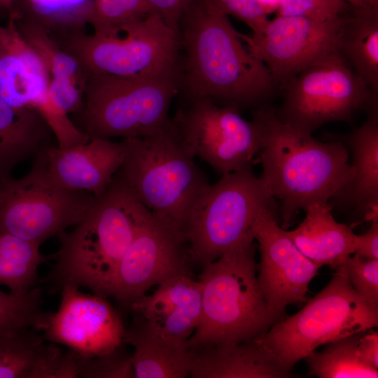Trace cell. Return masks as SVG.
<instances>
[{"label":"cell","mask_w":378,"mask_h":378,"mask_svg":"<svg viewBox=\"0 0 378 378\" xmlns=\"http://www.w3.org/2000/svg\"><path fill=\"white\" fill-rule=\"evenodd\" d=\"M81 358L35 330L0 337V378L78 377Z\"/></svg>","instance_id":"20"},{"label":"cell","mask_w":378,"mask_h":378,"mask_svg":"<svg viewBox=\"0 0 378 378\" xmlns=\"http://www.w3.org/2000/svg\"><path fill=\"white\" fill-rule=\"evenodd\" d=\"M10 20L9 39L0 62V97L16 108H32L45 118L57 140L65 143L77 133L67 115L59 112L49 98L50 77L36 51L24 40Z\"/></svg>","instance_id":"17"},{"label":"cell","mask_w":378,"mask_h":378,"mask_svg":"<svg viewBox=\"0 0 378 378\" xmlns=\"http://www.w3.org/2000/svg\"><path fill=\"white\" fill-rule=\"evenodd\" d=\"M334 270L329 284L302 309L255 338L288 372L319 346L378 325V307L352 288L343 264Z\"/></svg>","instance_id":"7"},{"label":"cell","mask_w":378,"mask_h":378,"mask_svg":"<svg viewBox=\"0 0 378 378\" xmlns=\"http://www.w3.org/2000/svg\"><path fill=\"white\" fill-rule=\"evenodd\" d=\"M351 7L343 0H281L276 15L332 20Z\"/></svg>","instance_id":"35"},{"label":"cell","mask_w":378,"mask_h":378,"mask_svg":"<svg viewBox=\"0 0 378 378\" xmlns=\"http://www.w3.org/2000/svg\"><path fill=\"white\" fill-rule=\"evenodd\" d=\"M342 22V17L319 20L276 15L259 34L239 36L267 67L276 87L284 88L301 71L338 52Z\"/></svg>","instance_id":"14"},{"label":"cell","mask_w":378,"mask_h":378,"mask_svg":"<svg viewBox=\"0 0 378 378\" xmlns=\"http://www.w3.org/2000/svg\"><path fill=\"white\" fill-rule=\"evenodd\" d=\"M253 232L260 253L257 275L260 290L272 311L284 318L288 304L307 301L309 283L320 267L278 225L274 207L265 208L258 214Z\"/></svg>","instance_id":"15"},{"label":"cell","mask_w":378,"mask_h":378,"mask_svg":"<svg viewBox=\"0 0 378 378\" xmlns=\"http://www.w3.org/2000/svg\"><path fill=\"white\" fill-rule=\"evenodd\" d=\"M124 343L134 347L131 362L136 378H184L190 375L193 351L187 340L162 335L133 314Z\"/></svg>","instance_id":"22"},{"label":"cell","mask_w":378,"mask_h":378,"mask_svg":"<svg viewBox=\"0 0 378 378\" xmlns=\"http://www.w3.org/2000/svg\"><path fill=\"white\" fill-rule=\"evenodd\" d=\"M45 29L61 27L67 31L80 30L90 23L93 0H27Z\"/></svg>","instance_id":"32"},{"label":"cell","mask_w":378,"mask_h":378,"mask_svg":"<svg viewBox=\"0 0 378 378\" xmlns=\"http://www.w3.org/2000/svg\"><path fill=\"white\" fill-rule=\"evenodd\" d=\"M353 254L368 259H378V224L374 220L364 234H355Z\"/></svg>","instance_id":"38"},{"label":"cell","mask_w":378,"mask_h":378,"mask_svg":"<svg viewBox=\"0 0 378 378\" xmlns=\"http://www.w3.org/2000/svg\"><path fill=\"white\" fill-rule=\"evenodd\" d=\"M349 4L353 8H359L370 6L366 0H343Z\"/></svg>","instance_id":"42"},{"label":"cell","mask_w":378,"mask_h":378,"mask_svg":"<svg viewBox=\"0 0 378 378\" xmlns=\"http://www.w3.org/2000/svg\"><path fill=\"white\" fill-rule=\"evenodd\" d=\"M50 177L68 188L102 195L122 165L121 141L93 139L70 148L50 146L40 153Z\"/></svg>","instance_id":"18"},{"label":"cell","mask_w":378,"mask_h":378,"mask_svg":"<svg viewBox=\"0 0 378 378\" xmlns=\"http://www.w3.org/2000/svg\"><path fill=\"white\" fill-rule=\"evenodd\" d=\"M357 355L367 365L378 369V332H363L357 345Z\"/></svg>","instance_id":"39"},{"label":"cell","mask_w":378,"mask_h":378,"mask_svg":"<svg viewBox=\"0 0 378 378\" xmlns=\"http://www.w3.org/2000/svg\"><path fill=\"white\" fill-rule=\"evenodd\" d=\"M62 41L86 74L153 78L181 72L178 34L153 11L114 34L74 30Z\"/></svg>","instance_id":"8"},{"label":"cell","mask_w":378,"mask_h":378,"mask_svg":"<svg viewBox=\"0 0 378 378\" xmlns=\"http://www.w3.org/2000/svg\"><path fill=\"white\" fill-rule=\"evenodd\" d=\"M171 124L194 157L223 175L251 167L262 146V130L256 120L247 121L237 108L208 98L186 100Z\"/></svg>","instance_id":"12"},{"label":"cell","mask_w":378,"mask_h":378,"mask_svg":"<svg viewBox=\"0 0 378 378\" xmlns=\"http://www.w3.org/2000/svg\"><path fill=\"white\" fill-rule=\"evenodd\" d=\"M306 217L293 230L287 231L299 250L319 267L335 270L353 255L355 234L337 222L328 203H314L305 209Z\"/></svg>","instance_id":"25"},{"label":"cell","mask_w":378,"mask_h":378,"mask_svg":"<svg viewBox=\"0 0 378 378\" xmlns=\"http://www.w3.org/2000/svg\"><path fill=\"white\" fill-rule=\"evenodd\" d=\"M14 0H0V6L10 8Z\"/></svg>","instance_id":"43"},{"label":"cell","mask_w":378,"mask_h":378,"mask_svg":"<svg viewBox=\"0 0 378 378\" xmlns=\"http://www.w3.org/2000/svg\"><path fill=\"white\" fill-rule=\"evenodd\" d=\"M225 15H231L245 23L253 35L259 34L268 22L266 15L255 0H212Z\"/></svg>","instance_id":"36"},{"label":"cell","mask_w":378,"mask_h":378,"mask_svg":"<svg viewBox=\"0 0 378 378\" xmlns=\"http://www.w3.org/2000/svg\"><path fill=\"white\" fill-rule=\"evenodd\" d=\"M39 246L0 231V284L22 293L36 286L38 268L50 256Z\"/></svg>","instance_id":"28"},{"label":"cell","mask_w":378,"mask_h":378,"mask_svg":"<svg viewBox=\"0 0 378 378\" xmlns=\"http://www.w3.org/2000/svg\"><path fill=\"white\" fill-rule=\"evenodd\" d=\"M131 356L122 344L109 353L83 360L78 377H134Z\"/></svg>","instance_id":"33"},{"label":"cell","mask_w":378,"mask_h":378,"mask_svg":"<svg viewBox=\"0 0 378 378\" xmlns=\"http://www.w3.org/2000/svg\"><path fill=\"white\" fill-rule=\"evenodd\" d=\"M192 262L183 230L173 220L149 210L111 280L108 297L124 309L151 287L180 274Z\"/></svg>","instance_id":"13"},{"label":"cell","mask_w":378,"mask_h":378,"mask_svg":"<svg viewBox=\"0 0 378 378\" xmlns=\"http://www.w3.org/2000/svg\"><path fill=\"white\" fill-rule=\"evenodd\" d=\"M130 309L162 335L188 340L201 317V284L189 274L175 276L140 298Z\"/></svg>","instance_id":"19"},{"label":"cell","mask_w":378,"mask_h":378,"mask_svg":"<svg viewBox=\"0 0 378 378\" xmlns=\"http://www.w3.org/2000/svg\"><path fill=\"white\" fill-rule=\"evenodd\" d=\"M148 211L114 175L83 220L57 236L61 246L52 257L55 263L40 281L52 293L70 286L107 298L118 265Z\"/></svg>","instance_id":"3"},{"label":"cell","mask_w":378,"mask_h":378,"mask_svg":"<svg viewBox=\"0 0 378 378\" xmlns=\"http://www.w3.org/2000/svg\"><path fill=\"white\" fill-rule=\"evenodd\" d=\"M180 91L239 109L268 98L276 87L265 64L212 0H190L178 24Z\"/></svg>","instance_id":"1"},{"label":"cell","mask_w":378,"mask_h":378,"mask_svg":"<svg viewBox=\"0 0 378 378\" xmlns=\"http://www.w3.org/2000/svg\"><path fill=\"white\" fill-rule=\"evenodd\" d=\"M338 52L377 96L378 92V9L354 8L343 18Z\"/></svg>","instance_id":"26"},{"label":"cell","mask_w":378,"mask_h":378,"mask_svg":"<svg viewBox=\"0 0 378 378\" xmlns=\"http://www.w3.org/2000/svg\"><path fill=\"white\" fill-rule=\"evenodd\" d=\"M52 136V130L37 110L12 106L0 97V187L13 178L18 164L55 146Z\"/></svg>","instance_id":"24"},{"label":"cell","mask_w":378,"mask_h":378,"mask_svg":"<svg viewBox=\"0 0 378 378\" xmlns=\"http://www.w3.org/2000/svg\"><path fill=\"white\" fill-rule=\"evenodd\" d=\"M284 89V100L276 115L309 134L329 122L350 120L376 96L339 52L301 71Z\"/></svg>","instance_id":"11"},{"label":"cell","mask_w":378,"mask_h":378,"mask_svg":"<svg viewBox=\"0 0 378 378\" xmlns=\"http://www.w3.org/2000/svg\"><path fill=\"white\" fill-rule=\"evenodd\" d=\"M19 31L47 67L51 103L64 114L79 113L83 106L87 77L79 62L63 48H59L41 25L31 22L24 24Z\"/></svg>","instance_id":"23"},{"label":"cell","mask_w":378,"mask_h":378,"mask_svg":"<svg viewBox=\"0 0 378 378\" xmlns=\"http://www.w3.org/2000/svg\"><path fill=\"white\" fill-rule=\"evenodd\" d=\"M9 39L8 26L4 27L0 25V62L3 57Z\"/></svg>","instance_id":"41"},{"label":"cell","mask_w":378,"mask_h":378,"mask_svg":"<svg viewBox=\"0 0 378 378\" xmlns=\"http://www.w3.org/2000/svg\"><path fill=\"white\" fill-rule=\"evenodd\" d=\"M290 375L255 339L195 350L190 372L192 378H281Z\"/></svg>","instance_id":"21"},{"label":"cell","mask_w":378,"mask_h":378,"mask_svg":"<svg viewBox=\"0 0 378 378\" xmlns=\"http://www.w3.org/2000/svg\"><path fill=\"white\" fill-rule=\"evenodd\" d=\"M343 265L352 288L369 304L378 307V259L354 254Z\"/></svg>","instance_id":"34"},{"label":"cell","mask_w":378,"mask_h":378,"mask_svg":"<svg viewBox=\"0 0 378 378\" xmlns=\"http://www.w3.org/2000/svg\"><path fill=\"white\" fill-rule=\"evenodd\" d=\"M362 333L330 342L322 351H313L308 355L305 358L309 374L320 378L378 377V370L365 364L357 355V345Z\"/></svg>","instance_id":"29"},{"label":"cell","mask_w":378,"mask_h":378,"mask_svg":"<svg viewBox=\"0 0 378 378\" xmlns=\"http://www.w3.org/2000/svg\"><path fill=\"white\" fill-rule=\"evenodd\" d=\"M151 12L146 0H93L90 23L94 33L111 35Z\"/></svg>","instance_id":"31"},{"label":"cell","mask_w":378,"mask_h":378,"mask_svg":"<svg viewBox=\"0 0 378 378\" xmlns=\"http://www.w3.org/2000/svg\"><path fill=\"white\" fill-rule=\"evenodd\" d=\"M261 10L268 15L276 12L281 0H255Z\"/></svg>","instance_id":"40"},{"label":"cell","mask_w":378,"mask_h":378,"mask_svg":"<svg viewBox=\"0 0 378 378\" xmlns=\"http://www.w3.org/2000/svg\"><path fill=\"white\" fill-rule=\"evenodd\" d=\"M366 1L370 7L378 9V0H366Z\"/></svg>","instance_id":"44"},{"label":"cell","mask_w":378,"mask_h":378,"mask_svg":"<svg viewBox=\"0 0 378 378\" xmlns=\"http://www.w3.org/2000/svg\"><path fill=\"white\" fill-rule=\"evenodd\" d=\"M124 160L115 175L150 211L169 218L184 232L191 211L211 185L172 124L146 138H126Z\"/></svg>","instance_id":"5"},{"label":"cell","mask_w":378,"mask_h":378,"mask_svg":"<svg viewBox=\"0 0 378 378\" xmlns=\"http://www.w3.org/2000/svg\"><path fill=\"white\" fill-rule=\"evenodd\" d=\"M43 303L42 290L36 286L22 293L0 290V337L27 330L43 331L51 313L43 309Z\"/></svg>","instance_id":"30"},{"label":"cell","mask_w":378,"mask_h":378,"mask_svg":"<svg viewBox=\"0 0 378 378\" xmlns=\"http://www.w3.org/2000/svg\"><path fill=\"white\" fill-rule=\"evenodd\" d=\"M180 91V74L127 78L87 74L80 131L90 139L146 138L171 125L169 108Z\"/></svg>","instance_id":"6"},{"label":"cell","mask_w":378,"mask_h":378,"mask_svg":"<svg viewBox=\"0 0 378 378\" xmlns=\"http://www.w3.org/2000/svg\"><path fill=\"white\" fill-rule=\"evenodd\" d=\"M354 155V176L341 196L374 214L378 204V117L377 108L348 137Z\"/></svg>","instance_id":"27"},{"label":"cell","mask_w":378,"mask_h":378,"mask_svg":"<svg viewBox=\"0 0 378 378\" xmlns=\"http://www.w3.org/2000/svg\"><path fill=\"white\" fill-rule=\"evenodd\" d=\"M252 115L263 134L261 177L272 197L280 201L284 229L300 209L342 195L354 169L341 142L318 141L284 122L267 107H259Z\"/></svg>","instance_id":"2"},{"label":"cell","mask_w":378,"mask_h":378,"mask_svg":"<svg viewBox=\"0 0 378 378\" xmlns=\"http://www.w3.org/2000/svg\"><path fill=\"white\" fill-rule=\"evenodd\" d=\"M255 239H248L204 266L200 322L187 340L195 350L254 340L283 318L260 290Z\"/></svg>","instance_id":"4"},{"label":"cell","mask_w":378,"mask_h":378,"mask_svg":"<svg viewBox=\"0 0 378 378\" xmlns=\"http://www.w3.org/2000/svg\"><path fill=\"white\" fill-rule=\"evenodd\" d=\"M95 198L57 183L38 153L27 175L0 187V231L40 246L81 222Z\"/></svg>","instance_id":"10"},{"label":"cell","mask_w":378,"mask_h":378,"mask_svg":"<svg viewBox=\"0 0 378 378\" xmlns=\"http://www.w3.org/2000/svg\"><path fill=\"white\" fill-rule=\"evenodd\" d=\"M274 197L251 167L223 174L193 207L184 228L192 262L203 267L254 239L253 222Z\"/></svg>","instance_id":"9"},{"label":"cell","mask_w":378,"mask_h":378,"mask_svg":"<svg viewBox=\"0 0 378 378\" xmlns=\"http://www.w3.org/2000/svg\"><path fill=\"white\" fill-rule=\"evenodd\" d=\"M57 312L51 313L42 336L75 351L83 360L122 345L125 331L120 313L103 297L81 293L74 286L60 291Z\"/></svg>","instance_id":"16"},{"label":"cell","mask_w":378,"mask_h":378,"mask_svg":"<svg viewBox=\"0 0 378 378\" xmlns=\"http://www.w3.org/2000/svg\"><path fill=\"white\" fill-rule=\"evenodd\" d=\"M153 12L178 34L180 20L190 0H146Z\"/></svg>","instance_id":"37"}]
</instances>
